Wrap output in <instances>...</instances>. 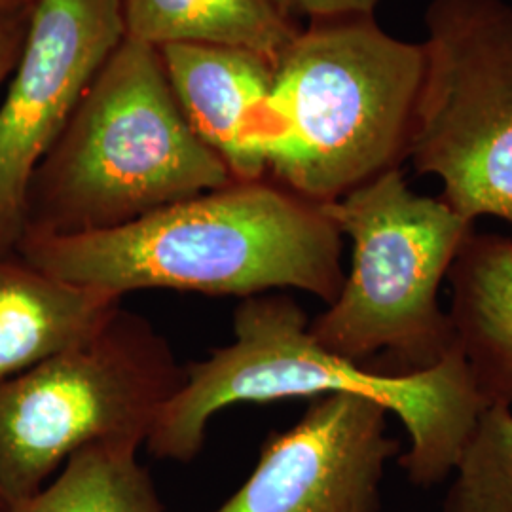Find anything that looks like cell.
I'll use <instances>...</instances> for the list:
<instances>
[{
	"label": "cell",
	"instance_id": "1",
	"mask_svg": "<svg viewBox=\"0 0 512 512\" xmlns=\"http://www.w3.org/2000/svg\"><path fill=\"white\" fill-rule=\"evenodd\" d=\"M342 239L323 205L266 177L232 181L99 234L25 232L16 255L120 298L152 289L239 298L302 291L329 306L346 277Z\"/></svg>",
	"mask_w": 512,
	"mask_h": 512
},
{
	"label": "cell",
	"instance_id": "2",
	"mask_svg": "<svg viewBox=\"0 0 512 512\" xmlns=\"http://www.w3.org/2000/svg\"><path fill=\"white\" fill-rule=\"evenodd\" d=\"M357 393L401 421L408 448L404 475L431 488L454 473L478 414L486 406L458 349L420 372H385L330 353L311 336L310 319L293 296L243 298L234 342L184 366L183 382L156 421L148 452L188 463L202 452L207 427L228 406Z\"/></svg>",
	"mask_w": 512,
	"mask_h": 512
},
{
	"label": "cell",
	"instance_id": "3",
	"mask_svg": "<svg viewBox=\"0 0 512 512\" xmlns=\"http://www.w3.org/2000/svg\"><path fill=\"white\" fill-rule=\"evenodd\" d=\"M232 181L184 118L160 50L124 38L38 165L25 232L99 234Z\"/></svg>",
	"mask_w": 512,
	"mask_h": 512
},
{
	"label": "cell",
	"instance_id": "4",
	"mask_svg": "<svg viewBox=\"0 0 512 512\" xmlns=\"http://www.w3.org/2000/svg\"><path fill=\"white\" fill-rule=\"evenodd\" d=\"M423 69V46L387 35L372 16L311 21L274 65L266 177L323 205L399 167Z\"/></svg>",
	"mask_w": 512,
	"mask_h": 512
},
{
	"label": "cell",
	"instance_id": "5",
	"mask_svg": "<svg viewBox=\"0 0 512 512\" xmlns=\"http://www.w3.org/2000/svg\"><path fill=\"white\" fill-rule=\"evenodd\" d=\"M323 209L351 241V264L338 296L310 321L311 336L357 365L376 355L397 374L437 365L456 349L440 287L475 222L414 192L401 167Z\"/></svg>",
	"mask_w": 512,
	"mask_h": 512
},
{
	"label": "cell",
	"instance_id": "6",
	"mask_svg": "<svg viewBox=\"0 0 512 512\" xmlns=\"http://www.w3.org/2000/svg\"><path fill=\"white\" fill-rule=\"evenodd\" d=\"M184 366L124 308L93 338L0 384V512L38 494L95 442L147 444Z\"/></svg>",
	"mask_w": 512,
	"mask_h": 512
},
{
	"label": "cell",
	"instance_id": "7",
	"mask_svg": "<svg viewBox=\"0 0 512 512\" xmlns=\"http://www.w3.org/2000/svg\"><path fill=\"white\" fill-rule=\"evenodd\" d=\"M425 69L408 158L442 200L475 222L512 226V8L503 0H431Z\"/></svg>",
	"mask_w": 512,
	"mask_h": 512
},
{
	"label": "cell",
	"instance_id": "8",
	"mask_svg": "<svg viewBox=\"0 0 512 512\" xmlns=\"http://www.w3.org/2000/svg\"><path fill=\"white\" fill-rule=\"evenodd\" d=\"M124 40L120 0H37L0 105V256L27 230L31 181Z\"/></svg>",
	"mask_w": 512,
	"mask_h": 512
},
{
	"label": "cell",
	"instance_id": "9",
	"mask_svg": "<svg viewBox=\"0 0 512 512\" xmlns=\"http://www.w3.org/2000/svg\"><path fill=\"white\" fill-rule=\"evenodd\" d=\"M389 416L357 393L313 399L266 440L253 473L213 512H380L387 463L401 450Z\"/></svg>",
	"mask_w": 512,
	"mask_h": 512
},
{
	"label": "cell",
	"instance_id": "10",
	"mask_svg": "<svg viewBox=\"0 0 512 512\" xmlns=\"http://www.w3.org/2000/svg\"><path fill=\"white\" fill-rule=\"evenodd\" d=\"M184 118L236 181L266 179L262 128L274 65L262 55L213 44L160 48Z\"/></svg>",
	"mask_w": 512,
	"mask_h": 512
},
{
	"label": "cell",
	"instance_id": "11",
	"mask_svg": "<svg viewBox=\"0 0 512 512\" xmlns=\"http://www.w3.org/2000/svg\"><path fill=\"white\" fill-rule=\"evenodd\" d=\"M122 298L0 256V384L93 338Z\"/></svg>",
	"mask_w": 512,
	"mask_h": 512
},
{
	"label": "cell",
	"instance_id": "12",
	"mask_svg": "<svg viewBox=\"0 0 512 512\" xmlns=\"http://www.w3.org/2000/svg\"><path fill=\"white\" fill-rule=\"evenodd\" d=\"M448 283L454 346L480 397L512 408V239L473 234Z\"/></svg>",
	"mask_w": 512,
	"mask_h": 512
},
{
	"label": "cell",
	"instance_id": "13",
	"mask_svg": "<svg viewBox=\"0 0 512 512\" xmlns=\"http://www.w3.org/2000/svg\"><path fill=\"white\" fill-rule=\"evenodd\" d=\"M120 14L128 40L241 48L272 65L300 33L270 0H120Z\"/></svg>",
	"mask_w": 512,
	"mask_h": 512
},
{
	"label": "cell",
	"instance_id": "14",
	"mask_svg": "<svg viewBox=\"0 0 512 512\" xmlns=\"http://www.w3.org/2000/svg\"><path fill=\"white\" fill-rule=\"evenodd\" d=\"M139 450L135 442L90 444L12 512H164Z\"/></svg>",
	"mask_w": 512,
	"mask_h": 512
},
{
	"label": "cell",
	"instance_id": "15",
	"mask_svg": "<svg viewBox=\"0 0 512 512\" xmlns=\"http://www.w3.org/2000/svg\"><path fill=\"white\" fill-rule=\"evenodd\" d=\"M442 512H512V408L486 404L465 442Z\"/></svg>",
	"mask_w": 512,
	"mask_h": 512
},
{
	"label": "cell",
	"instance_id": "16",
	"mask_svg": "<svg viewBox=\"0 0 512 512\" xmlns=\"http://www.w3.org/2000/svg\"><path fill=\"white\" fill-rule=\"evenodd\" d=\"M275 8L289 19L349 18V16H372L380 0H270Z\"/></svg>",
	"mask_w": 512,
	"mask_h": 512
},
{
	"label": "cell",
	"instance_id": "17",
	"mask_svg": "<svg viewBox=\"0 0 512 512\" xmlns=\"http://www.w3.org/2000/svg\"><path fill=\"white\" fill-rule=\"evenodd\" d=\"M29 12L0 16V88L16 69L29 25Z\"/></svg>",
	"mask_w": 512,
	"mask_h": 512
},
{
	"label": "cell",
	"instance_id": "18",
	"mask_svg": "<svg viewBox=\"0 0 512 512\" xmlns=\"http://www.w3.org/2000/svg\"><path fill=\"white\" fill-rule=\"evenodd\" d=\"M37 0H0V16L6 14H18V12H29Z\"/></svg>",
	"mask_w": 512,
	"mask_h": 512
}]
</instances>
